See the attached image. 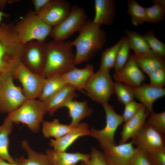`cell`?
I'll return each mask as SVG.
<instances>
[{
  "mask_svg": "<svg viewBox=\"0 0 165 165\" xmlns=\"http://www.w3.org/2000/svg\"><path fill=\"white\" fill-rule=\"evenodd\" d=\"M22 48L15 25L0 22V83L12 76L20 61Z\"/></svg>",
  "mask_w": 165,
  "mask_h": 165,
  "instance_id": "obj_1",
  "label": "cell"
},
{
  "mask_svg": "<svg viewBox=\"0 0 165 165\" xmlns=\"http://www.w3.org/2000/svg\"><path fill=\"white\" fill-rule=\"evenodd\" d=\"M45 44L46 59L40 74L43 77L62 75L75 67V54L71 41L53 40Z\"/></svg>",
  "mask_w": 165,
  "mask_h": 165,
  "instance_id": "obj_2",
  "label": "cell"
},
{
  "mask_svg": "<svg viewBox=\"0 0 165 165\" xmlns=\"http://www.w3.org/2000/svg\"><path fill=\"white\" fill-rule=\"evenodd\" d=\"M101 26L87 20L79 31L77 37L71 41L76 48V64L86 62L93 57L102 49L106 41L105 32Z\"/></svg>",
  "mask_w": 165,
  "mask_h": 165,
  "instance_id": "obj_3",
  "label": "cell"
},
{
  "mask_svg": "<svg viewBox=\"0 0 165 165\" xmlns=\"http://www.w3.org/2000/svg\"><path fill=\"white\" fill-rule=\"evenodd\" d=\"M47 113L44 102L36 99H27L18 108L8 114L5 119L13 123H22L34 133L39 132L43 117Z\"/></svg>",
  "mask_w": 165,
  "mask_h": 165,
  "instance_id": "obj_4",
  "label": "cell"
},
{
  "mask_svg": "<svg viewBox=\"0 0 165 165\" xmlns=\"http://www.w3.org/2000/svg\"><path fill=\"white\" fill-rule=\"evenodd\" d=\"M15 26L19 40L23 45L31 41L45 42L52 29L31 10Z\"/></svg>",
  "mask_w": 165,
  "mask_h": 165,
  "instance_id": "obj_5",
  "label": "cell"
},
{
  "mask_svg": "<svg viewBox=\"0 0 165 165\" xmlns=\"http://www.w3.org/2000/svg\"><path fill=\"white\" fill-rule=\"evenodd\" d=\"M114 82L109 71L99 69L90 77L84 90L92 100L102 105L108 103L114 94Z\"/></svg>",
  "mask_w": 165,
  "mask_h": 165,
  "instance_id": "obj_6",
  "label": "cell"
},
{
  "mask_svg": "<svg viewBox=\"0 0 165 165\" xmlns=\"http://www.w3.org/2000/svg\"><path fill=\"white\" fill-rule=\"evenodd\" d=\"M106 118L105 127L101 130L92 128L90 130L89 136L96 139L103 150L116 145L115 139L116 133L124 120L122 115L117 113L113 107L108 103L102 105Z\"/></svg>",
  "mask_w": 165,
  "mask_h": 165,
  "instance_id": "obj_7",
  "label": "cell"
},
{
  "mask_svg": "<svg viewBox=\"0 0 165 165\" xmlns=\"http://www.w3.org/2000/svg\"><path fill=\"white\" fill-rule=\"evenodd\" d=\"M12 76L21 83L23 93L27 99L39 98L45 79L40 74L29 70L20 61L15 67Z\"/></svg>",
  "mask_w": 165,
  "mask_h": 165,
  "instance_id": "obj_8",
  "label": "cell"
},
{
  "mask_svg": "<svg viewBox=\"0 0 165 165\" xmlns=\"http://www.w3.org/2000/svg\"><path fill=\"white\" fill-rule=\"evenodd\" d=\"M85 10L82 7H72L70 12L60 24L52 28L50 36L53 40L64 41L78 32L87 20Z\"/></svg>",
  "mask_w": 165,
  "mask_h": 165,
  "instance_id": "obj_9",
  "label": "cell"
},
{
  "mask_svg": "<svg viewBox=\"0 0 165 165\" xmlns=\"http://www.w3.org/2000/svg\"><path fill=\"white\" fill-rule=\"evenodd\" d=\"M12 76L0 83V112L9 113L20 107L27 99L22 89L14 84Z\"/></svg>",
  "mask_w": 165,
  "mask_h": 165,
  "instance_id": "obj_10",
  "label": "cell"
},
{
  "mask_svg": "<svg viewBox=\"0 0 165 165\" xmlns=\"http://www.w3.org/2000/svg\"><path fill=\"white\" fill-rule=\"evenodd\" d=\"M45 43L31 41L23 45L20 61L33 72L40 74L43 69L46 57Z\"/></svg>",
  "mask_w": 165,
  "mask_h": 165,
  "instance_id": "obj_11",
  "label": "cell"
},
{
  "mask_svg": "<svg viewBox=\"0 0 165 165\" xmlns=\"http://www.w3.org/2000/svg\"><path fill=\"white\" fill-rule=\"evenodd\" d=\"M136 148L147 153L165 149L162 134L146 121L137 134L132 138Z\"/></svg>",
  "mask_w": 165,
  "mask_h": 165,
  "instance_id": "obj_12",
  "label": "cell"
},
{
  "mask_svg": "<svg viewBox=\"0 0 165 165\" xmlns=\"http://www.w3.org/2000/svg\"><path fill=\"white\" fill-rule=\"evenodd\" d=\"M71 4L65 0H50L37 14L45 23L54 27L62 22L72 9Z\"/></svg>",
  "mask_w": 165,
  "mask_h": 165,
  "instance_id": "obj_13",
  "label": "cell"
},
{
  "mask_svg": "<svg viewBox=\"0 0 165 165\" xmlns=\"http://www.w3.org/2000/svg\"><path fill=\"white\" fill-rule=\"evenodd\" d=\"M113 78L116 82L135 87L141 85L145 77L138 66L134 54H130L128 60L120 71L115 72Z\"/></svg>",
  "mask_w": 165,
  "mask_h": 165,
  "instance_id": "obj_14",
  "label": "cell"
},
{
  "mask_svg": "<svg viewBox=\"0 0 165 165\" xmlns=\"http://www.w3.org/2000/svg\"><path fill=\"white\" fill-rule=\"evenodd\" d=\"M135 98L138 100L149 114L153 112V105L158 99L165 95V89L144 83L135 87L129 86Z\"/></svg>",
  "mask_w": 165,
  "mask_h": 165,
  "instance_id": "obj_15",
  "label": "cell"
},
{
  "mask_svg": "<svg viewBox=\"0 0 165 165\" xmlns=\"http://www.w3.org/2000/svg\"><path fill=\"white\" fill-rule=\"evenodd\" d=\"M131 141L116 144L103 150L107 165H129L135 148Z\"/></svg>",
  "mask_w": 165,
  "mask_h": 165,
  "instance_id": "obj_16",
  "label": "cell"
},
{
  "mask_svg": "<svg viewBox=\"0 0 165 165\" xmlns=\"http://www.w3.org/2000/svg\"><path fill=\"white\" fill-rule=\"evenodd\" d=\"M149 113L142 105L136 114L125 122L121 131L119 144L127 142L138 132L146 121Z\"/></svg>",
  "mask_w": 165,
  "mask_h": 165,
  "instance_id": "obj_17",
  "label": "cell"
},
{
  "mask_svg": "<svg viewBox=\"0 0 165 165\" xmlns=\"http://www.w3.org/2000/svg\"><path fill=\"white\" fill-rule=\"evenodd\" d=\"M46 154L51 165H77L79 162L88 161L90 157V154L68 152L53 149H47Z\"/></svg>",
  "mask_w": 165,
  "mask_h": 165,
  "instance_id": "obj_18",
  "label": "cell"
},
{
  "mask_svg": "<svg viewBox=\"0 0 165 165\" xmlns=\"http://www.w3.org/2000/svg\"><path fill=\"white\" fill-rule=\"evenodd\" d=\"M95 15L92 22L101 26L113 23L116 14V4L113 0H95Z\"/></svg>",
  "mask_w": 165,
  "mask_h": 165,
  "instance_id": "obj_19",
  "label": "cell"
},
{
  "mask_svg": "<svg viewBox=\"0 0 165 165\" xmlns=\"http://www.w3.org/2000/svg\"><path fill=\"white\" fill-rule=\"evenodd\" d=\"M76 90L73 86L67 84L54 95L43 101L47 112L50 115H53L58 109L64 107L67 102L78 97Z\"/></svg>",
  "mask_w": 165,
  "mask_h": 165,
  "instance_id": "obj_20",
  "label": "cell"
},
{
  "mask_svg": "<svg viewBox=\"0 0 165 165\" xmlns=\"http://www.w3.org/2000/svg\"><path fill=\"white\" fill-rule=\"evenodd\" d=\"M90 130L87 123H80L74 130L63 137L51 139L49 143L53 149L60 151H66L78 139L85 136L89 135Z\"/></svg>",
  "mask_w": 165,
  "mask_h": 165,
  "instance_id": "obj_21",
  "label": "cell"
},
{
  "mask_svg": "<svg viewBox=\"0 0 165 165\" xmlns=\"http://www.w3.org/2000/svg\"><path fill=\"white\" fill-rule=\"evenodd\" d=\"M94 73L93 66L88 64L82 68L75 67L61 75L67 84L73 86L76 90L82 91Z\"/></svg>",
  "mask_w": 165,
  "mask_h": 165,
  "instance_id": "obj_22",
  "label": "cell"
},
{
  "mask_svg": "<svg viewBox=\"0 0 165 165\" xmlns=\"http://www.w3.org/2000/svg\"><path fill=\"white\" fill-rule=\"evenodd\" d=\"M64 107L68 110L69 117L72 119L70 125L76 127L85 117L90 116L93 109L88 106L86 101H78L72 100L66 103Z\"/></svg>",
  "mask_w": 165,
  "mask_h": 165,
  "instance_id": "obj_23",
  "label": "cell"
},
{
  "mask_svg": "<svg viewBox=\"0 0 165 165\" xmlns=\"http://www.w3.org/2000/svg\"><path fill=\"white\" fill-rule=\"evenodd\" d=\"M126 33L130 49L134 51L136 57L142 58L156 55L143 35L138 32L127 30L126 31Z\"/></svg>",
  "mask_w": 165,
  "mask_h": 165,
  "instance_id": "obj_24",
  "label": "cell"
},
{
  "mask_svg": "<svg viewBox=\"0 0 165 165\" xmlns=\"http://www.w3.org/2000/svg\"><path fill=\"white\" fill-rule=\"evenodd\" d=\"M21 146L26 153L27 157L21 156L15 159L20 165H51L46 154L35 151L26 140L22 141Z\"/></svg>",
  "mask_w": 165,
  "mask_h": 165,
  "instance_id": "obj_25",
  "label": "cell"
},
{
  "mask_svg": "<svg viewBox=\"0 0 165 165\" xmlns=\"http://www.w3.org/2000/svg\"><path fill=\"white\" fill-rule=\"evenodd\" d=\"M13 128V123L5 119L0 126V160L10 163L15 162V160L9 152V137Z\"/></svg>",
  "mask_w": 165,
  "mask_h": 165,
  "instance_id": "obj_26",
  "label": "cell"
},
{
  "mask_svg": "<svg viewBox=\"0 0 165 165\" xmlns=\"http://www.w3.org/2000/svg\"><path fill=\"white\" fill-rule=\"evenodd\" d=\"M76 127H73L70 124H62L58 119H55L51 121H43L42 123V132L46 138L53 137L57 139L74 130Z\"/></svg>",
  "mask_w": 165,
  "mask_h": 165,
  "instance_id": "obj_27",
  "label": "cell"
},
{
  "mask_svg": "<svg viewBox=\"0 0 165 165\" xmlns=\"http://www.w3.org/2000/svg\"><path fill=\"white\" fill-rule=\"evenodd\" d=\"M67 84L61 75L46 78L39 100L44 101L54 95Z\"/></svg>",
  "mask_w": 165,
  "mask_h": 165,
  "instance_id": "obj_28",
  "label": "cell"
},
{
  "mask_svg": "<svg viewBox=\"0 0 165 165\" xmlns=\"http://www.w3.org/2000/svg\"><path fill=\"white\" fill-rule=\"evenodd\" d=\"M135 57L141 70L148 75L157 69L165 67L164 58L156 55L142 58L135 56Z\"/></svg>",
  "mask_w": 165,
  "mask_h": 165,
  "instance_id": "obj_29",
  "label": "cell"
},
{
  "mask_svg": "<svg viewBox=\"0 0 165 165\" xmlns=\"http://www.w3.org/2000/svg\"><path fill=\"white\" fill-rule=\"evenodd\" d=\"M153 4L150 7L145 8L146 22L157 24L164 18L165 1L164 0L152 1Z\"/></svg>",
  "mask_w": 165,
  "mask_h": 165,
  "instance_id": "obj_30",
  "label": "cell"
},
{
  "mask_svg": "<svg viewBox=\"0 0 165 165\" xmlns=\"http://www.w3.org/2000/svg\"><path fill=\"white\" fill-rule=\"evenodd\" d=\"M127 6V13L130 16L133 24L138 26L146 22L145 7L141 6L135 0H128Z\"/></svg>",
  "mask_w": 165,
  "mask_h": 165,
  "instance_id": "obj_31",
  "label": "cell"
},
{
  "mask_svg": "<svg viewBox=\"0 0 165 165\" xmlns=\"http://www.w3.org/2000/svg\"><path fill=\"white\" fill-rule=\"evenodd\" d=\"M122 42V40L120 39L114 46L103 52L99 69L109 71L114 68L117 53Z\"/></svg>",
  "mask_w": 165,
  "mask_h": 165,
  "instance_id": "obj_32",
  "label": "cell"
},
{
  "mask_svg": "<svg viewBox=\"0 0 165 165\" xmlns=\"http://www.w3.org/2000/svg\"><path fill=\"white\" fill-rule=\"evenodd\" d=\"M152 51L156 56L164 58L165 44L156 37L153 28L143 35Z\"/></svg>",
  "mask_w": 165,
  "mask_h": 165,
  "instance_id": "obj_33",
  "label": "cell"
},
{
  "mask_svg": "<svg viewBox=\"0 0 165 165\" xmlns=\"http://www.w3.org/2000/svg\"><path fill=\"white\" fill-rule=\"evenodd\" d=\"M122 42L117 53L114 68L115 72L121 70L127 62L130 50L129 44L126 36L122 38Z\"/></svg>",
  "mask_w": 165,
  "mask_h": 165,
  "instance_id": "obj_34",
  "label": "cell"
},
{
  "mask_svg": "<svg viewBox=\"0 0 165 165\" xmlns=\"http://www.w3.org/2000/svg\"><path fill=\"white\" fill-rule=\"evenodd\" d=\"M114 92L118 100L124 105L134 100L135 97L128 85L116 82Z\"/></svg>",
  "mask_w": 165,
  "mask_h": 165,
  "instance_id": "obj_35",
  "label": "cell"
},
{
  "mask_svg": "<svg viewBox=\"0 0 165 165\" xmlns=\"http://www.w3.org/2000/svg\"><path fill=\"white\" fill-rule=\"evenodd\" d=\"M146 122L162 134H165V112L149 114Z\"/></svg>",
  "mask_w": 165,
  "mask_h": 165,
  "instance_id": "obj_36",
  "label": "cell"
},
{
  "mask_svg": "<svg viewBox=\"0 0 165 165\" xmlns=\"http://www.w3.org/2000/svg\"><path fill=\"white\" fill-rule=\"evenodd\" d=\"M149 84L158 87H164L165 85V67L159 68L148 75Z\"/></svg>",
  "mask_w": 165,
  "mask_h": 165,
  "instance_id": "obj_37",
  "label": "cell"
},
{
  "mask_svg": "<svg viewBox=\"0 0 165 165\" xmlns=\"http://www.w3.org/2000/svg\"><path fill=\"white\" fill-rule=\"evenodd\" d=\"M90 159L86 162H81V165H107L103 152L93 147Z\"/></svg>",
  "mask_w": 165,
  "mask_h": 165,
  "instance_id": "obj_38",
  "label": "cell"
},
{
  "mask_svg": "<svg viewBox=\"0 0 165 165\" xmlns=\"http://www.w3.org/2000/svg\"><path fill=\"white\" fill-rule=\"evenodd\" d=\"M142 105L141 103L134 100L125 105L123 112L122 115L124 122L128 121L135 116Z\"/></svg>",
  "mask_w": 165,
  "mask_h": 165,
  "instance_id": "obj_39",
  "label": "cell"
},
{
  "mask_svg": "<svg viewBox=\"0 0 165 165\" xmlns=\"http://www.w3.org/2000/svg\"><path fill=\"white\" fill-rule=\"evenodd\" d=\"M129 165H151L146 153L135 148Z\"/></svg>",
  "mask_w": 165,
  "mask_h": 165,
  "instance_id": "obj_40",
  "label": "cell"
},
{
  "mask_svg": "<svg viewBox=\"0 0 165 165\" xmlns=\"http://www.w3.org/2000/svg\"><path fill=\"white\" fill-rule=\"evenodd\" d=\"M146 153L151 165H165V149Z\"/></svg>",
  "mask_w": 165,
  "mask_h": 165,
  "instance_id": "obj_41",
  "label": "cell"
},
{
  "mask_svg": "<svg viewBox=\"0 0 165 165\" xmlns=\"http://www.w3.org/2000/svg\"><path fill=\"white\" fill-rule=\"evenodd\" d=\"M50 0H32L31 2L34 7L35 13L37 14Z\"/></svg>",
  "mask_w": 165,
  "mask_h": 165,
  "instance_id": "obj_42",
  "label": "cell"
},
{
  "mask_svg": "<svg viewBox=\"0 0 165 165\" xmlns=\"http://www.w3.org/2000/svg\"><path fill=\"white\" fill-rule=\"evenodd\" d=\"M14 163H10L6 162L3 160H0V165H20L16 161Z\"/></svg>",
  "mask_w": 165,
  "mask_h": 165,
  "instance_id": "obj_43",
  "label": "cell"
},
{
  "mask_svg": "<svg viewBox=\"0 0 165 165\" xmlns=\"http://www.w3.org/2000/svg\"><path fill=\"white\" fill-rule=\"evenodd\" d=\"M9 16V15L8 14L0 11V22H2V20L3 17L8 18Z\"/></svg>",
  "mask_w": 165,
  "mask_h": 165,
  "instance_id": "obj_44",
  "label": "cell"
},
{
  "mask_svg": "<svg viewBox=\"0 0 165 165\" xmlns=\"http://www.w3.org/2000/svg\"><path fill=\"white\" fill-rule=\"evenodd\" d=\"M7 0H0V7L1 9L2 10L5 6L7 2H8Z\"/></svg>",
  "mask_w": 165,
  "mask_h": 165,
  "instance_id": "obj_45",
  "label": "cell"
}]
</instances>
